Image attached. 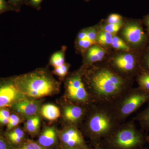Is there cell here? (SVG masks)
I'll use <instances>...</instances> for the list:
<instances>
[{
    "instance_id": "8fae6325",
    "label": "cell",
    "mask_w": 149,
    "mask_h": 149,
    "mask_svg": "<svg viewBox=\"0 0 149 149\" xmlns=\"http://www.w3.org/2000/svg\"><path fill=\"white\" fill-rule=\"evenodd\" d=\"M114 64L121 71L129 72L135 69L136 61L132 54H124L118 55L114 58Z\"/></svg>"
},
{
    "instance_id": "2e32d148",
    "label": "cell",
    "mask_w": 149,
    "mask_h": 149,
    "mask_svg": "<svg viewBox=\"0 0 149 149\" xmlns=\"http://www.w3.org/2000/svg\"><path fill=\"white\" fill-rule=\"evenodd\" d=\"M6 136V139L12 146H16L22 142L24 133L21 128H17L8 131Z\"/></svg>"
},
{
    "instance_id": "4316f807",
    "label": "cell",
    "mask_w": 149,
    "mask_h": 149,
    "mask_svg": "<svg viewBox=\"0 0 149 149\" xmlns=\"http://www.w3.org/2000/svg\"><path fill=\"white\" fill-rule=\"evenodd\" d=\"M10 114L9 111L6 108L0 109V123L7 125Z\"/></svg>"
},
{
    "instance_id": "4fadbf2b",
    "label": "cell",
    "mask_w": 149,
    "mask_h": 149,
    "mask_svg": "<svg viewBox=\"0 0 149 149\" xmlns=\"http://www.w3.org/2000/svg\"><path fill=\"white\" fill-rule=\"evenodd\" d=\"M84 113V109L81 107L75 105L66 106L63 110L65 119L68 122L73 123L80 120Z\"/></svg>"
},
{
    "instance_id": "52a82bcc",
    "label": "cell",
    "mask_w": 149,
    "mask_h": 149,
    "mask_svg": "<svg viewBox=\"0 0 149 149\" xmlns=\"http://www.w3.org/2000/svg\"><path fill=\"white\" fill-rule=\"evenodd\" d=\"M66 93L68 97L74 101L87 103L90 99V94L85 88L80 73L68 78L66 83Z\"/></svg>"
},
{
    "instance_id": "f1b7e54d",
    "label": "cell",
    "mask_w": 149,
    "mask_h": 149,
    "mask_svg": "<svg viewBox=\"0 0 149 149\" xmlns=\"http://www.w3.org/2000/svg\"><path fill=\"white\" fill-rule=\"evenodd\" d=\"M122 17L117 14H112L107 19L108 24H117L122 22Z\"/></svg>"
},
{
    "instance_id": "8d00e7d4",
    "label": "cell",
    "mask_w": 149,
    "mask_h": 149,
    "mask_svg": "<svg viewBox=\"0 0 149 149\" xmlns=\"http://www.w3.org/2000/svg\"><path fill=\"white\" fill-rule=\"evenodd\" d=\"M139 149H149V148H146V147H142V148H139Z\"/></svg>"
},
{
    "instance_id": "3957f363",
    "label": "cell",
    "mask_w": 149,
    "mask_h": 149,
    "mask_svg": "<svg viewBox=\"0 0 149 149\" xmlns=\"http://www.w3.org/2000/svg\"><path fill=\"white\" fill-rule=\"evenodd\" d=\"M104 139L109 149H139L144 147L148 140L130 122L116 128Z\"/></svg>"
},
{
    "instance_id": "603a6c76",
    "label": "cell",
    "mask_w": 149,
    "mask_h": 149,
    "mask_svg": "<svg viewBox=\"0 0 149 149\" xmlns=\"http://www.w3.org/2000/svg\"><path fill=\"white\" fill-rule=\"evenodd\" d=\"M20 121V118L18 116L15 114L10 115L7 124V129L8 131L12 130L15 127H16L17 125H18Z\"/></svg>"
},
{
    "instance_id": "d4e9b609",
    "label": "cell",
    "mask_w": 149,
    "mask_h": 149,
    "mask_svg": "<svg viewBox=\"0 0 149 149\" xmlns=\"http://www.w3.org/2000/svg\"><path fill=\"white\" fill-rule=\"evenodd\" d=\"M38 143L32 141H27L17 149H45Z\"/></svg>"
},
{
    "instance_id": "7a4b0ae2",
    "label": "cell",
    "mask_w": 149,
    "mask_h": 149,
    "mask_svg": "<svg viewBox=\"0 0 149 149\" xmlns=\"http://www.w3.org/2000/svg\"><path fill=\"white\" fill-rule=\"evenodd\" d=\"M14 80L21 94L33 98L52 95L58 86L50 75L42 70L17 76Z\"/></svg>"
},
{
    "instance_id": "cb8c5ba5",
    "label": "cell",
    "mask_w": 149,
    "mask_h": 149,
    "mask_svg": "<svg viewBox=\"0 0 149 149\" xmlns=\"http://www.w3.org/2000/svg\"><path fill=\"white\" fill-rule=\"evenodd\" d=\"M138 83L140 87L139 88L149 92V80L147 78L145 73L139 76Z\"/></svg>"
},
{
    "instance_id": "ba28073f",
    "label": "cell",
    "mask_w": 149,
    "mask_h": 149,
    "mask_svg": "<svg viewBox=\"0 0 149 149\" xmlns=\"http://www.w3.org/2000/svg\"><path fill=\"white\" fill-rule=\"evenodd\" d=\"M60 139L64 146L89 149L81 133L73 126L67 127L63 130L60 135Z\"/></svg>"
},
{
    "instance_id": "d6986e66",
    "label": "cell",
    "mask_w": 149,
    "mask_h": 149,
    "mask_svg": "<svg viewBox=\"0 0 149 149\" xmlns=\"http://www.w3.org/2000/svg\"><path fill=\"white\" fill-rule=\"evenodd\" d=\"M136 119L139 121L142 128L149 130V105L137 116Z\"/></svg>"
},
{
    "instance_id": "484cf974",
    "label": "cell",
    "mask_w": 149,
    "mask_h": 149,
    "mask_svg": "<svg viewBox=\"0 0 149 149\" xmlns=\"http://www.w3.org/2000/svg\"><path fill=\"white\" fill-rule=\"evenodd\" d=\"M122 26V22L117 24H108L104 26L103 30L113 35L117 33Z\"/></svg>"
},
{
    "instance_id": "ffe728a7",
    "label": "cell",
    "mask_w": 149,
    "mask_h": 149,
    "mask_svg": "<svg viewBox=\"0 0 149 149\" xmlns=\"http://www.w3.org/2000/svg\"><path fill=\"white\" fill-rule=\"evenodd\" d=\"M113 37L112 34L103 30L97 37V41L100 44L104 45H111Z\"/></svg>"
},
{
    "instance_id": "ac0fdd59",
    "label": "cell",
    "mask_w": 149,
    "mask_h": 149,
    "mask_svg": "<svg viewBox=\"0 0 149 149\" xmlns=\"http://www.w3.org/2000/svg\"><path fill=\"white\" fill-rule=\"evenodd\" d=\"M40 120L38 116L30 118L25 123L26 130L30 134H35L40 128Z\"/></svg>"
},
{
    "instance_id": "9a60e30c",
    "label": "cell",
    "mask_w": 149,
    "mask_h": 149,
    "mask_svg": "<svg viewBox=\"0 0 149 149\" xmlns=\"http://www.w3.org/2000/svg\"><path fill=\"white\" fill-rule=\"evenodd\" d=\"M105 52L101 47L94 45L89 48L87 53V61L89 63H93L100 61L103 58Z\"/></svg>"
},
{
    "instance_id": "d590c367",
    "label": "cell",
    "mask_w": 149,
    "mask_h": 149,
    "mask_svg": "<svg viewBox=\"0 0 149 149\" xmlns=\"http://www.w3.org/2000/svg\"><path fill=\"white\" fill-rule=\"evenodd\" d=\"M146 22L147 24L148 25V27L149 30V15L147 17L146 19Z\"/></svg>"
},
{
    "instance_id": "7402d4cb",
    "label": "cell",
    "mask_w": 149,
    "mask_h": 149,
    "mask_svg": "<svg viewBox=\"0 0 149 149\" xmlns=\"http://www.w3.org/2000/svg\"><path fill=\"white\" fill-rule=\"evenodd\" d=\"M69 68V65L65 63L61 66L55 68L53 72L54 74L61 77H64L66 76Z\"/></svg>"
},
{
    "instance_id": "44dd1931",
    "label": "cell",
    "mask_w": 149,
    "mask_h": 149,
    "mask_svg": "<svg viewBox=\"0 0 149 149\" xmlns=\"http://www.w3.org/2000/svg\"><path fill=\"white\" fill-rule=\"evenodd\" d=\"M111 45L113 47L117 49L125 51H128L130 50V48L126 43L120 38L116 36H113Z\"/></svg>"
},
{
    "instance_id": "f546056e",
    "label": "cell",
    "mask_w": 149,
    "mask_h": 149,
    "mask_svg": "<svg viewBox=\"0 0 149 149\" xmlns=\"http://www.w3.org/2000/svg\"><path fill=\"white\" fill-rule=\"evenodd\" d=\"M13 10V9L6 0H0V15L4 13L9 11Z\"/></svg>"
},
{
    "instance_id": "83f0119b",
    "label": "cell",
    "mask_w": 149,
    "mask_h": 149,
    "mask_svg": "<svg viewBox=\"0 0 149 149\" xmlns=\"http://www.w3.org/2000/svg\"><path fill=\"white\" fill-rule=\"evenodd\" d=\"M27 0H8V3L13 8L14 11L18 12L24 4H26Z\"/></svg>"
},
{
    "instance_id": "277c9868",
    "label": "cell",
    "mask_w": 149,
    "mask_h": 149,
    "mask_svg": "<svg viewBox=\"0 0 149 149\" xmlns=\"http://www.w3.org/2000/svg\"><path fill=\"white\" fill-rule=\"evenodd\" d=\"M114 114L106 109L93 111L87 123L88 136L95 145L99 144L102 139L109 136L116 128Z\"/></svg>"
},
{
    "instance_id": "f35d334b",
    "label": "cell",
    "mask_w": 149,
    "mask_h": 149,
    "mask_svg": "<svg viewBox=\"0 0 149 149\" xmlns=\"http://www.w3.org/2000/svg\"><path fill=\"white\" fill-rule=\"evenodd\" d=\"M0 135H1V134H0Z\"/></svg>"
},
{
    "instance_id": "74e56055",
    "label": "cell",
    "mask_w": 149,
    "mask_h": 149,
    "mask_svg": "<svg viewBox=\"0 0 149 149\" xmlns=\"http://www.w3.org/2000/svg\"><path fill=\"white\" fill-rule=\"evenodd\" d=\"M86 1H88V0H86Z\"/></svg>"
},
{
    "instance_id": "ab89813d",
    "label": "cell",
    "mask_w": 149,
    "mask_h": 149,
    "mask_svg": "<svg viewBox=\"0 0 149 149\" xmlns=\"http://www.w3.org/2000/svg\"></svg>"
},
{
    "instance_id": "30bf717a",
    "label": "cell",
    "mask_w": 149,
    "mask_h": 149,
    "mask_svg": "<svg viewBox=\"0 0 149 149\" xmlns=\"http://www.w3.org/2000/svg\"><path fill=\"white\" fill-rule=\"evenodd\" d=\"M123 35L130 44L139 45L143 42L145 34L142 27L136 23H129L123 29Z\"/></svg>"
},
{
    "instance_id": "7c38bea8",
    "label": "cell",
    "mask_w": 149,
    "mask_h": 149,
    "mask_svg": "<svg viewBox=\"0 0 149 149\" xmlns=\"http://www.w3.org/2000/svg\"><path fill=\"white\" fill-rule=\"evenodd\" d=\"M57 141V134L53 127H47L45 129L38 139V143L43 148L53 146Z\"/></svg>"
},
{
    "instance_id": "5bb4252c",
    "label": "cell",
    "mask_w": 149,
    "mask_h": 149,
    "mask_svg": "<svg viewBox=\"0 0 149 149\" xmlns=\"http://www.w3.org/2000/svg\"><path fill=\"white\" fill-rule=\"evenodd\" d=\"M41 113L46 119L52 121L57 119L61 115L58 108L52 104L43 106L41 109Z\"/></svg>"
},
{
    "instance_id": "d6a6232c",
    "label": "cell",
    "mask_w": 149,
    "mask_h": 149,
    "mask_svg": "<svg viewBox=\"0 0 149 149\" xmlns=\"http://www.w3.org/2000/svg\"><path fill=\"white\" fill-rule=\"evenodd\" d=\"M60 149H85V148H68V147H67L64 146H62L60 148Z\"/></svg>"
},
{
    "instance_id": "836d02e7",
    "label": "cell",
    "mask_w": 149,
    "mask_h": 149,
    "mask_svg": "<svg viewBox=\"0 0 149 149\" xmlns=\"http://www.w3.org/2000/svg\"><path fill=\"white\" fill-rule=\"evenodd\" d=\"M146 64L147 67L149 70V54L146 59Z\"/></svg>"
},
{
    "instance_id": "4dcf8cb0",
    "label": "cell",
    "mask_w": 149,
    "mask_h": 149,
    "mask_svg": "<svg viewBox=\"0 0 149 149\" xmlns=\"http://www.w3.org/2000/svg\"><path fill=\"white\" fill-rule=\"evenodd\" d=\"M0 149H14L6 138L0 135Z\"/></svg>"
},
{
    "instance_id": "e0dca14e",
    "label": "cell",
    "mask_w": 149,
    "mask_h": 149,
    "mask_svg": "<svg viewBox=\"0 0 149 149\" xmlns=\"http://www.w3.org/2000/svg\"><path fill=\"white\" fill-rule=\"evenodd\" d=\"M65 48L62 47L61 50L56 52L51 56L49 63L54 68L61 66L65 63Z\"/></svg>"
},
{
    "instance_id": "e575fe53",
    "label": "cell",
    "mask_w": 149,
    "mask_h": 149,
    "mask_svg": "<svg viewBox=\"0 0 149 149\" xmlns=\"http://www.w3.org/2000/svg\"><path fill=\"white\" fill-rule=\"evenodd\" d=\"M95 149H106L105 148H103L101 146L100 144H97V145H95Z\"/></svg>"
},
{
    "instance_id": "5b68a950",
    "label": "cell",
    "mask_w": 149,
    "mask_h": 149,
    "mask_svg": "<svg viewBox=\"0 0 149 149\" xmlns=\"http://www.w3.org/2000/svg\"><path fill=\"white\" fill-rule=\"evenodd\" d=\"M123 95L118 103L114 114L116 119L126 118L149 100V92L140 88Z\"/></svg>"
},
{
    "instance_id": "9c48e42d",
    "label": "cell",
    "mask_w": 149,
    "mask_h": 149,
    "mask_svg": "<svg viewBox=\"0 0 149 149\" xmlns=\"http://www.w3.org/2000/svg\"><path fill=\"white\" fill-rule=\"evenodd\" d=\"M14 110L24 117L31 118L36 116L39 111V102L33 100L20 99L12 106Z\"/></svg>"
},
{
    "instance_id": "1f68e13d",
    "label": "cell",
    "mask_w": 149,
    "mask_h": 149,
    "mask_svg": "<svg viewBox=\"0 0 149 149\" xmlns=\"http://www.w3.org/2000/svg\"><path fill=\"white\" fill-rule=\"evenodd\" d=\"M43 0H27L26 4L31 6L36 9L40 10L41 4Z\"/></svg>"
},
{
    "instance_id": "8992f818",
    "label": "cell",
    "mask_w": 149,
    "mask_h": 149,
    "mask_svg": "<svg viewBox=\"0 0 149 149\" xmlns=\"http://www.w3.org/2000/svg\"><path fill=\"white\" fill-rule=\"evenodd\" d=\"M21 94L14 78L0 80V109L12 107Z\"/></svg>"
},
{
    "instance_id": "6da1fadb",
    "label": "cell",
    "mask_w": 149,
    "mask_h": 149,
    "mask_svg": "<svg viewBox=\"0 0 149 149\" xmlns=\"http://www.w3.org/2000/svg\"><path fill=\"white\" fill-rule=\"evenodd\" d=\"M94 98L103 102L116 100L125 94V83L119 75L106 68L99 70L90 80Z\"/></svg>"
}]
</instances>
